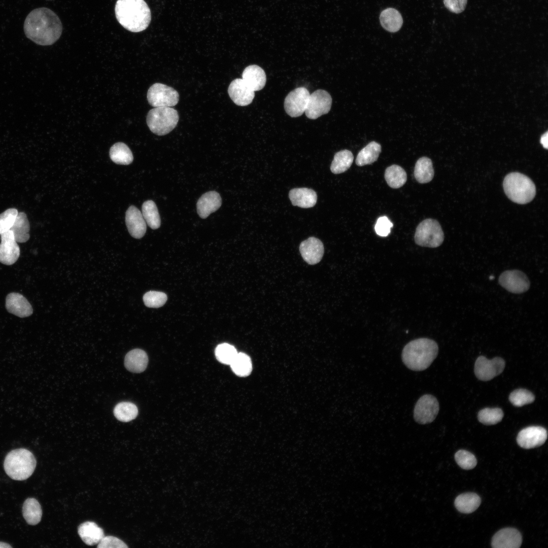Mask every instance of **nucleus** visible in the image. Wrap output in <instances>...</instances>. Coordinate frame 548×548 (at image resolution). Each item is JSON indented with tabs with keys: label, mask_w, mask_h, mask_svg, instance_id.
Returning a JSON list of instances; mask_svg holds the SVG:
<instances>
[{
	"label": "nucleus",
	"mask_w": 548,
	"mask_h": 548,
	"mask_svg": "<svg viewBox=\"0 0 548 548\" xmlns=\"http://www.w3.org/2000/svg\"><path fill=\"white\" fill-rule=\"evenodd\" d=\"M26 37L42 46L51 45L60 38L62 25L58 16L51 9L42 7L31 11L23 25Z\"/></svg>",
	"instance_id": "nucleus-1"
},
{
	"label": "nucleus",
	"mask_w": 548,
	"mask_h": 548,
	"mask_svg": "<svg viewBox=\"0 0 548 548\" xmlns=\"http://www.w3.org/2000/svg\"><path fill=\"white\" fill-rule=\"evenodd\" d=\"M115 13L119 23L131 32L145 30L151 22V11L144 0H117Z\"/></svg>",
	"instance_id": "nucleus-2"
},
{
	"label": "nucleus",
	"mask_w": 548,
	"mask_h": 548,
	"mask_svg": "<svg viewBox=\"0 0 548 548\" xmlns=\"http://www.w3.org/2000/svg\"><path fill=\"white\" fill-rule=\"evenodd\" d=\"M438 352L437 343L427 338L409 341L403 348L402 359L409 369L422 371L427 368L436 358Z\"/></svg>",
	"instance_id": "nucleus-3"
},
{
	"label": "nucleus",
	"mask_w": 548,
	"mask_h": 548,
	"mask_svg": "<svg viewBox=\"0 0 548 548\" xmlns=\"http://www.w3.org/2000/svg\"><path fill=\"white\" fill-rule=\"evenodd\" d=\"M36 460L32 453L25 449H17L10 452L4 463L6 473L11 478L23 481L33 472Z\"/></svg>",
	"instance_id": "nucleus-4"
},
{
	"label": "nucleus",
	"mask_w": 548,
	"mask_h": 548,
	"mask_svg": "<svg viewBox=\"0 0 548 548\" xmlns=\"http://www.w3.org/2000/svg\"><path fill=\"white\" fill-rule=\"evenodd\" d=\"M504 192L509 199L519 204H526L534 198L536 187L533 181L526 175L512 172L503 180Z\"/></svg>",
	"instance_id": "nucleus-5"
},
{
	"label": "nucleus",
	"mask_w": 548,
	"mask_h": 548,
	"mask_svg": "<svg viewBox=\"0 0 548 548\" xmlns=\"http://www.w3.org/2000/svg\"><path fill=\"white\" fill-rule=\"evenodd\" d=\"M177 110L168 107H155L150 110L146 121L150 130L154 134L164 135L172 131L179 121Z\"/></svg>",
	"instance_id": "nucleus-6"
},
{
	"label": "nucleus",
	"mask_w": 548,
	"mask_h": 548,
	"mask_svg": "<svg viewBox=\"0 0 548 548\" xmlns=\"http://www.w3.org/2000/svg\"><path fill=\"white\" fill-rule=\"evenodd\" d=\"M414 238L416 244L420 246L436 248L442 243L444 234L437 220L426 219L417 227Z\"/></svg>",
	"instance_id": "nucleus-7"
},
{
	"label": "nucleus",
	"mask_w": 548,
	"mask_h": 548,
	"mask_svg": "<svg viewBox=\"0 0 548 548\" xmlns=\"http://www.w3.org/2000/svg\"><path fill=\"white\" fill-rule=\"evenodd\" d=\"M147 100L152 107H168L176 105L179 100L177 91L173 88L163 84L156 83L148 89Z\"/></svg>",
	"instance_id": "nucleus-8"
},
{
	"label": "nucleus",
	"mask_w": 548,
	"mask_h": 548,
	"mask_svg": "<svg viewBox=\"0 0 548 548\" xmlns=\"http://www.w3.org/2000/svg\"><path fill=\"white\" fill-rule=\"evenodd\" d=\"M439 403L432 395L425 394L417 401L414 410L415 420L420 424L431 423L439 412Z\"/></svg>",
	"instance_id": "nucleus-9"
},
{
	"label": "nucleus",
	"mask_w": 548,
	"mask_h": 548,
	"mask_svg": "<svg viewBox=\"0 0 548 548\" xmlns=\"http://www.w3.org/2000/svg\"><path fill=\"white\" fill-rule=\"evenodd\" d=\"M332 97L326 90L318 89L310 94L304 111L306 117L316 119L328 113L331 107Z\"/></svg>",
	"instance_id": "nucleus-10"
},
{
	"label": "nucleus",
	"mask_w": 548,
	"mask_h": 548,
	"mask_svg": "<svg viewBox=\"0 0 548 548\" xmlns=\"http://www.w3.org/2000/svg\"><path fill=\"white\" fill-rule=\"evenodd\" d=\"M505 365L504 360L500 357L489 360L484 356H480L474 364V373L480 380L490 381L503 371Z\"/></svg>",
	"instance_id": "nucleus-11"
},
{
	"label": "nucleus",
	"mask_w": 548,
	"mask_h": 548,
	"mask_svg": "<svg viewBox=\"0 0 548 548\" xmlns=\"http://www.w3.org/2000/svg\"><path fill=\"white\" fill-rule=\"evenodd\" d=\"M499 283L508 291L516 294L527 291L530 285L529 280L525 273L517 269L503 272L499 276Z\"/></svg>",
	"instance_id": "nucleus-12"
},
{
	"label": "nucleus",
	"mask_w": 548,
	"mask_h": 548,
	"mask_svg": "<svg viewBox=\"0 0 548 548\" xmlns=\"http://www.w3.org/2000/svg\"><path fill=\"white\" fill-rule=\"evenodd\" d=\"M310 93L304 87L295 88L290 92L284 100V109L292 117H297L304 112Z\"/></svg>",
	"instance_id": "nucleus-13"
},
{
	"label": "nucleus",
	"mask_w": 548,
	"mask_h": 548,
	"mask_svg": "<svg viewBox=\"0 0 548 548\" xmlns=\"http://www.w3.org/2000/svg\"><path fill=\"white\" fill-rule=\"evenodd\" d=\"M547 437V432L544 428L540 426H530L519 432L517 441L521 448L529 449L542 445Z\"/></svg>",
	"instance_id": "nucleus-14"
},
{
	"label": "nucleus",
	"mask_w": 548,
	"mask_h": 548,
	"mask_svg": "<svg viewBox=\"0 0 548 548\" xmlns=\"http://www.w3.org/2000/svg\"><path fill=\"white\" fill-rule=\"evenodd\" d=\"M0 243V262L10 265L14 264L20 256V248L10 230L1 234Z\"/></svg>",
	"instance_id": "nucleus-15"
},
{
	"label": "nucleus",
	"mask_w": 548,
	"mask_h": 548,
	"mask_svg": "<svg viewBox=\"0 0 548 548\" xmlns=\"http://www.w3.org/2000/svg\"><path fill=\"white\" fill-rule=\"evenodd\" d=\"M299 251L303 260L306 263L314 265L322 259L324 249L323 244L320 239L315 237H310L300 243Z\"/></svg>",
	"instance_id": "nucleus-16"
},
{
	"label": "nucleus",
	"mask_w": 548,
	"mask_h": 548,
	"mask_svg": "<svg viewBox=\"0 0 548 548\" xmlns=\"http://www.w3.org/2000/svg\"><path fill=\"white\" fill-rule=\"evenodd\" d=\"M228 94L234 104L239 106L250 104L255 96L251 90L242 79L237 78L230 83L228 88Z\"/></svg>",
	"instance_id": "nucleus-17"
},
{
	"label": "nucleus",
	"mask_w": 548,
	"mask_h": 548,
	"mask_svg": "<svg viewBox=\"0 0 548 548\" xmlns=\"http://www.w3.org/2000/svg\"><path fill=\"white\" fill-rule=\"evenodd\" d=\"M522 541L520 532L515 528H506L498 531L491 542L494 548H518Z\"/></svg>",
	"instance_id": "nucleus-18"
},
{
	"label": "nucleus",
	"mask_w": 548,
	"mask_h": 548,
	"mask_svg": "<svg viewBox=\"0 0 548 548\" xmlns=\"http://www.w3.org/2000/svg\"><path fill=\"white\" fill-rule=\"evenodd\" d=\"M125 222L130 234L135 238H141L145 235L146 223L141 212L135 206H131L125 214Z\"/></svg>",
	"instance_id": "nucleus-19"
},
{
	"label": "nucleus",
	"mask_w": 548,
	"mask_h": 548,
	"mask_svg": "<svg viewBox=\"0 0 548 548\" xmlns=\"http://www.w3.org/2000/svg\"><path fill=\"white\" fill-rule=\"evenodd\" d=\"M6 307L9 313L20 318L28 317L33 312L32 306L28 300L18 293L12 292L7 295Z\"/></svg>",
	"instance_id": "nucleus-20"
},
{
	"label": "nucleus",
	"mask_w": 548,
	"mask_h": 548,
	"mask_svg": "<svg viewBox=\"0 0 548 548\" xmlns=\"http://www.w3.org/2000/svg\"><path fill=\"white\" fill-rule=\"evenodd\" d=\"M222 204L220 194L216 191H209L203 194L198 200L196 207L199 217L207 218L211 213L217 211Z\"/></svg>",
	"instance_id": "nucleus-21"
},
{
	"label": "nucleus",
	"mask_w": 548,
	"mask_h": 548,
	"mask_svg": "<svg viewBox=\"0 0 548 548\" xmlns=\"http://www.w3.org/2000/svg\"><path fill=\"white\" fill-rule=\"evenodd\" d=\"M242 79L245 84L253 91L262 89L265 86L266 76L264 71L255 64L246 67L242 74Z\"/></svg>",
	"instance_id": "nucleus-22"
},
{
	"label": "nucleus",
	"mask_w": 548,
	"mask_h": 548,
	"mask_svg": "<svg viewBox=\"0 0 548 548\" xmlns=\"http://www.w3.org/2000/svg\"><path fill=\"white\" fill-rule=\"evenodd\" d=\"M78 533L84 542L90 546L98 544L105 536L102 529L91 521L81 524L78 527Z\"/></svg>",
	"instance_id": "nucleus-23"
},
{
	"label": "nucleus",
	"mask_w": 548,
	"mask_h": 548,
	"mask_svg": "<svg viewBox=\"0 0 548 548\" xmlns=\"http://www.w3.org/2000/svg\"><path fill=\"white\" fill-rule=\"evenodd\" d=\"M292 204L302 208L314 207L317 202L316 192L307 188H297L291 189L289 193Z\"/></svg>",
	"instance_id": "nucleus-24"
},
{
	"label": "nucleus",
	"mask_w": 548,
	"mask_h": 548,
	"mask_svg": "<svg viewBox=\"0 0 548 548\" xmlns=\"http://www.w3.org/2000/svg\"><path fill=\"white\" fill-rule=\"evenodd\" d=\"M148 363V358L146 353L139 349L129 351L124 359L125 367L132 372H143L146 368Z\"/></svg>",
	"instance_id": "nucleus-25"
},
{
	"label": "nucleus",
	"mask_w": 548,
	"mask_h": 548,
	"mask_svg": "<svg viewBox=\"0 0 548 548\" xmlns=\"http://www.w3.org/2000/svg\"><path fill=\"white\" fill-rule=\"evenodd\" d=\"M382 26L388 31L395 32L401 27L403 19L400 12L393 8L383 10L380 15Z\"/></svg>",
	"instance_id": "nucleus-26"
},
{
	"label": "nucleus",
	"mask_w": 548,
	"mask_h": 548,
	"mask_svg": "<svg viewBox=\"0 0 548 548\" xmlns=\"http://www.w3.org/2000/svg\"><path fill=\"white\" fill-rule=\"evenodd\" d=\"M434 175L432 162L429 158L422 157L417 161L414 168V177L419 183H429L433 178Z\"/></svg>",
	"instance_id": "nucleus-27"
},
{
	"label": "nucleus",
	"mask_w": 548,
	"mask_h": 548,
	"mask_svg": "<svg viewBox=\"0 0 548 548\" xmlns=\"http://www.w3.org/2000/svg\"><path fill=\"white\" fill-rule=\"evenodd\" d=\"M481 502V498L477 494L474 493H466L456 497L455 505L460 512L470 513L478 507Z\"/></svg>",
	"instance_id": "nucleus-28"
},
{
	"label": "nucleus",
	"mask_w": 548,
	"mask_h": 548,
	"mask_svg": "<svg viewBox=\"0 0 548 548\" xmlns=\"http://www.w3.org/2000/svg\"><path fill=\"white\" fill-rule=\"evenodd\" d=\"M381 152V145L375 142H371L359 151L356 159V164L359 166L372 164L377 160Z\"/></svg>",
	"instance_id": "nucleus-29"
},
{
	"label": "nucleus",
	"mask_w": 548,
	"mask_h": 548,
	"mask_svg": "<svg viewBox=\"0 0 548 548\" xmlns=\"http://www.w3.org/2000/svg\"><path fill=\"white\" fill-rule=\"evenodd\" d=\"M22 513L27 524L37 525L41 521L42 516L40 504L35 498H27L23 504Z\"/></svg>",
	"instance_id": "nucleus-30"
},
{
	"label": "nucleus",
	"mask_w": 548,
	"mask_h": 548,
	"mask_svg": "<svg viewBox=\"0 0 548 548\" xmlns=\"http://www.w3.org/2000/svg\"><path fill=\"white\" fill-rule=\"evenodd\" d=\"M29 230L30 226L26 215L24 212L18 213L10 229L16 242L25 243L27 241L29 238Z\"/></svg>",
	"instance_id": "nucleus-31"
},
{
	"label": "nucleus",
	"mask_w": 548,
	"mask_h": 548,
	"mask_svg": "<svg viewBox=\"0 0 548 548\" xmlns=\"http://www.w3.org/2000/svg\"><path fill=\"white\" fill-rule=\"evenodd\" d=\"M111 160L116 164L128 165L133 159L132 153L128 147L124 143L118 142L114 144L110 150Z\"/></svg>",
	"instance_id": "nucleus-32"
},
{
	"label": "nucleus",
	"mask_w": 548,
	"mask_h": 548,
	"mask_svg": "<svg viewBox=\"0 0 548 548\" xmlns=\"http://www.w3.org/2000/svg\"><path fill=\"white\" fill-rule=\"evenodd\" d=\"M385 179L391 188L397 189L400 188L406 183L407 175L402 167L393 164L386 169Z\"/></svg>",
	"instance_id": "nucleus-33"
},
{
	"label": "nucleus",
	"mask_w": 548,
	"mask_h": 548,
	"mask_svg": "<svg viewBox=\"0 0 548 548\" xmlns=\"http://www.w3.org/2000/svg\"><path fill=\"white\" fill-rule=\"evenodd\" d=\"M354 156L348 150H341L334 156L330 166V170L334 174L342 173L347 170L352 164Z\"/></svg>",
	"instance_id": "nucleus-34"
},
{
	"label": "nucleus",
	"mask_w": 548,
	"mask_h": 548,
	"mask_svg": "<svg viewBox=\"0 0 548 548\" xmlns=\"http://www.w3.org/2000/svg\"><path fill=\"white\" fill-rule=\"evenodd\" d=\"M142 211L146 223L151 228L156 229L160 227V216L157 206L153 201L149 200L145 201L142 205Z\"/></svg>",
	"instance_id": "nucleus-35"
},
{
	"label": "nucleus",
	"mask_w": 548,
	"mask_h": 548,
	"mask_svg": "<svg viewBox=\"0 0 548 548\" xmlns=\"http://www.w3.org/2000/svg\"><path fill=\"white\" fill-rule=\"evenodd\" d=\"M230 365L233 372L241 377L249 375L252 370L251 358L244 353H238Z\"/></svg>",
	"instance_id": "nucleus-36"
},
{
	"label": "nucleus",
	"mask_w": 548,
	"mask_h": 548,
	"mask_svg": "<svg viewBox=\"0 0 548 548\" xmlns=\"http://www.w3.org/2000/svg\"><path fill=\"white\" fill-rule=\"evenodd\" d=\"M138 414L136 406L129 402H122L117 404L114 408L115 417L122 422H129L135 419Z\"/></svg>",
	"instance_id": "nucleus-37"
},
{
	"label": "nucleus",
	"mask_w": 548,
	"mask_h": 548,
	"mask_svg": "<svg viewBox=\"0 0 548 548\" xmlns=\"http://www.w3.org/2000/svg\"><path fill=\"white\" fill-rule=\"evenodd\" d=\"M503 416V411L500 408H485L478 412L477 418L482 424L491 425L500 422Z\"/></svg>",
	"instance_id": "nucleus-38"
},
{
	"label": "nucleus",
	"mask_w": 548,
	"mask_h": 548,
	"mask_svg": "<svg viewBox=\"0 0 548 548\" xmlns=\"http://www.w3.org/2000/svg\"><path fill=\"white\" fill-rule=\"evenodd\" d=\"M215 353L217 359L220 362L228 365L231 364L238 353L234 346L227 343L218 345Z\"/></svg>",
	"instance_id": "nucleus-39"
},
{
	"label": "nucleus",
	"mask_w": 548,
	"mask_h": 548,
	"mask_svg": "<svg viewBox=\"0 0 548 548\" xmlns=\"http://www.w3.org/2000/svg\"><path fill=\"white\" fill-rule=\"evenodd\" d=\"M509 400L514 406L520 407L532 403L535 400V396L526 389H519L510 394Z\"/></svg>",
	"instance_id": "nucleus-40"
},
{
	"label": "nucleus",
	"mask_w": 548,
	"mask_h": 548,
	"mask_svg": "<svg viewBox=\"0 0 548 548\" xmlns=\"http://www.w3.org/2000/svg\"><path fill=\"white\" fill-rule=\"evenodd\" d=\"M167 299V296L164 293L155 291H148L143 296L145 305L151 308H158L163 306Z\"/></svg>",
	"instance_id": "nucleus-41"
},
{
	"label": "nucleus",
	"mask_w": 548,
	"mask_h": 548,
	"mask_svg": "<svg viewBox=\"0 0 548 548\" xmlns=\"http://www.w3.org/2000/svg\"><path fill=\"white\" fill-rule=\"evenodd\" d=\"M455 459L460 467L466 470L473 468L477 464L475 457L470 452L459 450L455 455Z\"/></svg>",
	"instance_id": "nucleus-42"
},
{
	"label": "nucleus",
	"mask_w": 548,
	"mask_h": 548,
	"mask_svg": "<svg viewBox=\"0 0 548 548\" xmlns=\"http://www.w3.org/2000/svg\"><path fill=\"white\" fill-rule=\"evenodd\" d=\"M18 213L17 209L10 208L0 214V235L10 230Z\"/></svg>",
	"instance_id": "nucleus-43"
},
{
	"label": "nucleus",
	"mask_w": 548,
	"mask_h": 548,
	"mask_svg": "<svg viewBox=\"0 0 548 548\" xmlns=\"http://www.w3.org/2000/svg\"><path fill=\"white\" fill-rule=\"evenodd\" d=\"M98 548H126L128 546L122 540L113 536H105L98 543Z\"/></svg>",
	"instance_id": "nucleus-44"
},
{
	"label": "nucleus",
	"mask_w": 548,
	"mask_h": 548,
	"mask_svg": "<svg viewBox=\"0 0 548 548\" xmlns=\"http://www.w3.org/2000/svg\"><path fill=\"white\" fill-rule=\"evenodd\" d=\"M393 227L392 223L386 216L379 218L374 226L377 234L381 236H387L390 233V229Z\"/></svg>",
	"instance_id": "nucleus-45"
},
{
	"label": "nucleus",
	"mask_w": 548,
	"mask_h": 548,
	"mask_svg": "<svg viewBox=\"0 0 548 548\" xmlns=\"http://www.w3.org/2000/svg\"><path fill=\"white\" fill-rule=\"evenodd\" d=\"M468 0H443L446 8L451 12L459 14L464 11Z\"/></svg>",
	"instance_id": "nucleus-46"
},
{
	"label": "nucleus",
	"mask_w": 548,
	"mask_h": 548,
	"mask_svg": "<svg viewBox=\"0 0 548 548\" xmlns=\"http://www.w3.org/2000/svg\"><path fill=\"white\" fill-rule=\"evenodd\" d=\"M540 143L542 145L543 147L547 149L548 147V132L546 131L542 135L540 139Z\"/></svg>",
	"instance_id": "nucleus-47"
},
{
	"label": "nucleus",
	"mask_w": 548,
	"mask_h": 548,
	"mask_svg": "<svg viewBox=\"0 0 548 548\" xmlns=\"http://www.w3.org/2000/svg\"><path fill=\"white\" fill-rule=\"evenodd\" d=\"M1 547H12V546L7 543L0 541V548Z\"/></svg>",
	"instance_id": "nucleus-48"
},
{
	"label": "nucleus",
	"mask_w": 548,
	"mask_h": 548,
	"mask_svg": "<svg viewBox=\"0 0 548 548\" xmlns=\"http://www.w3.org/2000/svg\"><path fill=\"white\" fill-rule=\"evenodd\" d=\"M493 278H494V277L493 276H491V277H490V280H492V279H493Z\"/></svg>",
	"instance_id": "nucleus-49"
}]
</instances>
